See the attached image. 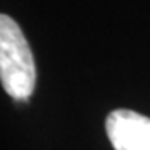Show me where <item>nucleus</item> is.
I'll return each instance as SVG.
<instances>
[{"label":"nucleus","instance_id":"obj_2","mask_svg":"<svg viewBox=\"0 0 150 150\" xmlns=\"http://www.w3.org/2000/svg\"><path fill=\"white\" fill-rule=\"evenodd\" d=\"M108 140L115 150H150V118L118 108L105 120Z\"/></svg>","mask_w":150,"mask_h":150},{"label":"nucleus","instance_id":"obj_1","mask_svg":"<svg viewBox=\"0 0 150 150\" xmlns=\"http://www.w3.org/2000/svg\"><path fill=\"white\" fill-rule=\"evenodd\" d=\"M0 80L13 100L27 102L35 90L37 70L23 32L12 17L0 15Z\"/></svg>","mask_w":150,"mask_h":150}]
</instances>
